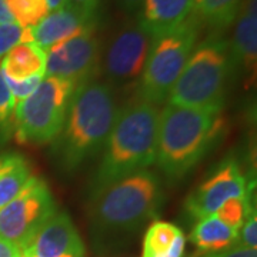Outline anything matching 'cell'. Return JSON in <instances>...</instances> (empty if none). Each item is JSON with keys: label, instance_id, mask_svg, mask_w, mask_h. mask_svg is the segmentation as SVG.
Segmentation results:
<instances>
[{"label": "cell", "instance_id": "8fae6325", "mask_svg": "<svg viewBox=\"0 0 257 257\" xmlns=\"http://www.w3.org/2000/svg\"><path fill=\"white\" fill-rule=\"evenodd\" d=\"M250 192L251 186L241 173L239 162L230 157L223 160L187 197L186 210L192 217L200 220L213 216L230 199L246 196Z\"/></svg>", "mask_w": 257, "mask_h": 257}, {"label": "cell", "instance_id": "4316f807", "mask_svg": "<svg viewBox=\"0 0 257 257\" xmlns=\"http://www.w3.org/2000/svg\"><path fill=\"white\" fill-rule=\"evenodd\" d=\"M202 257H257V251L254 248H247L243 246H233V247L221 250V251H214V253H206Z\"/></svg>", "mask_w": 257, "mask_h": 257}, {"label": "cell", "instance_id": "277c9868", "mask_svg": "<svg viewBox=\"0 0 257 257\" xmlns=\"http://www.w3.org/2000/svg\"><path fill=\"white\" fill-rule=\"evenodd\" d=\"M159 117L157 106L139 99L120 109L90 182V194L156 162Z\"/></svg>", "mask_w": 257, "mask_h": 257}, {"label": "cell", "instance_id": "7a4b0ae2", "mask_svg": "<svg viewBox=\"0 0 257 257\" xmlns=\"http://www.w3.org/2000/svg\"><path fill=\"white\" fill-rule=\"evenodd\" d=\"M116 92L106 82L77 86L60 133L52 142V156L64 173H73L99 155L120 111Z\"/></svg>", "mask_w": 257, "mask_h": 257}, {"label": "cell", "instance_id": "ba28073f", "mask_svg": "<svg viewBox=\"0 0 257 257\" xmlns=\"http://www.w3.org/2000/svg\"><path fill=\"white\" fill-rule=\"evenodd\" d=\"M57 211L47 184L32 176L22 192L0 210V239L25 248Z\"/></svg>", "mask_w": 257, "mask_h": 257}, {"label": "cell", "instance_id": "8992f818", "mask_svg": "<svg viewBox=\"0 0 257 257\" xmlns=\"http://www.w3.org/2000/svg\"><path fill=\"white\" fill-rule=\"evenodd\" d=\"M202 20L194 10L179 28L153 37L145 70L136 87V99L155 106L167 100L196 47Z\"/></svg>", "mask_w": 257, "mask_h": 257}, {"label": "cell", "instance_id": "9c48e42d", "mask_svg": "<svg viewBox=\"0 0 257 257\" xmlns=\"http://www.w3.org/2000/svg\"><path fill=\"white\" fill-rule=\"evenodd\" d=\"M152 42L153 37L143 29L139 19L121 26L101 53L100 69L106 83L113 89L138 87Z\"/></svg>", "mask_w": 257, "mask_h": 257}, {"label": "cell", "instance_id": "ac0fdd59", "mask_svg": "<svg viewBox=\"0 0 257 257\" xmlns=\"http://www.w3.org/2000/svg\"><path fill=\"white\" fill-rule=\"evenodd\" d=\"M239 231L216 216H209L197 220L190 233V241L197 247V250L206 253L221 251L237 244Z\"/></svg>", "mask_w": 257, "mask_h": 257}, {"label": "cell", "instance_id": "f546056e", "mask_svg": "<svg viewBox=\"0 0 257 257\" xmlns=\"http://www.w3.org/2000/svg\"><path fill=\"white\" fill-rule=\"evenodd\" d=\"M20 250L15 244L0 239V257H18Z\"/></svg>", "mask_w": 257, "mask_h": 257}, {"label": "cell", "instance_id": "83f0119b", "mask_svg": "<svg viewBox=\"0 0 257 257\" xmlns=\"http://www.w3.org/2000/svg\"><path fill=\"white\" fill-rule=\"evenodd\" d=\"M145 0H117V5L128 15H140Z\"/></svg>", "mask_w": 257, "mask_h": 257}, {"label": "cell", "instance_id": "836d02e7", "mask_svg": "<svg viewBox=\"0 0 257 257\" xmlns=\"http://www.w3.org/2000/svg\"><path fill=\"white\" fill-rule=\"evenodd\" d=\"M2 162H3V156H0V166H2Z\"/></svg>", "mask_w": 257, "mask_h": 257}, {"label": "cell", "instance_id": "484cf974", "mask_svg": "<svg viewBox=\"0 0 257 257\" xmlns=\"http://www.w3.org/2000/svg\"><path fill=\"white\" fill-rule=\"evenodd\" d=\"M237 244L247 248L257 247V217L256 210L251 211L246 221L243 223V226L239 230V236H237Z\"/></svg>", "mask_w": 257, "mask_h": 257}, {"label": "cell", "instance_id": "1f68e13d", "mask_svg": "<svg viewBox=\"0 0 257 257\" xmlns=\"http://www.w3.org/2000/svg\"><path fill=\"white\" fill-rule=\"evenodd\" d=\"M46 2H47V5H49V9L56 10V9H59L60 6H63L66 0H46Z\"/></svg>", "mask_w": 257, "mask_h": 257}, {"label": "cell", "instance_id": "5bb4252c", "mask_svg": "<svg viewBox=\"0 0 257 257\" xmlns=\"http://www.w3.org/2000/svg\"><path fill=\"white\" fill-rule=\"evenodd\" d=\"M257 0H243L237 25L229 40L234 74H251L256 70Z\"/></svg>", "mask_w": 257, "mask_h": 257}, {"label": "cell", "instance_id": "52a82bcc", "mask_svg": "<svg viewBox=\"0 0 257 257\" xmlns=\"http://www.w3.org/2000/svg\"><path fill=\"white\" fill-rule=\"evenodd\" d=\"M76 86L69 80L46 77L15 107V130L20 143L45 145L63 127Z\"/></svg>", "mask_w": 257, "mask_h": 257}, {"label": "cell", "instance_id": "9a60e30c", "mask_svg": "<svg viewBox=\"0 0 257 257\" xmlns=\"http://www.w3.org/2000/svg\"><path fill=\"white\" fill-rule=\"evenodd\" d=\"M196 9L194 0H145L139 22L152 37L179 28Z\"/></svg>", "mask_w": 257, "mask_h": 257}, {"label": "cell", "instance_id": "6da1fadb", "mask_svg": "<svg viewBox=\"0 0 257 257\" xmlns=\"http://www.w3.org/2000/svg\"><path fill=\"white\" fill-rule=\"evenodd\" d=\"M159 176L142 170L90 194L89 226L97 251L126 246L155 219L163 203Z\"/></svg>", "mask_w": 257, "mask_h": 257}, {"label": "cell", "instance_id": "603a6c76", "mask_svg": "<svg viewBox=\"0 0 257 257\" xmlns=\"http://www.w3.org/2000/svg\"><path fill=\"white\" fill-rule=\"evenodd\" d=\"M15 100L0 69V135H8L15 126Z\"/></svg>", "mask_w": 257, "mask_h": 257}, {"label": "cell", "instance_id": "d6986e66", "mask_svg": "<svg viewBox=\"0 0 257 257\" xmlns=\"http://www.w3.org/2000/svg\"><path fill=\"white\" fill-rule=\"evenodd\" d=\"M32 177L30 166L19 155H5L0 166V210L9 204Z\"/></svg>", "mask_w": 257, "mask_h": 257}, {"label": "cell", "instance_id": "30bf717a", "mask_svg": "<svg viewBox=\"0 0 257 257\" xmlns=\"http://www.w3.org/2000/svg\"><path fill=\"white\" fill-rule=\"evenodd\" d=\"M100 40L94 33H86L46 50L45 74L69 80L77 87L94 80L100 70Z\"/></svg>", "mask_w": 257, "mask_h": 257}, {"label": "cell", "instance_id": "4fadbf2b", "mask_svg": "<svg viewBox=\"0 0 257 257\" xmlns=\"http://www.w3.org/2000/svg\"><path fill=\"white\" fill-rule=\"evenodd\" d=\"M20 251L33 257H79L84 256V246L72 219L56 211Z\"/></svg>", "mask_w": 257, "mask_h": 257}, {"label": "cell", "instance_id": "2e32d148", "mask_svg": "<svg viewBox=\"0 0 257 257\" xmlns=\"http://www.w3.org/2000/svg\"><path fill=\"white\" fill-rule=\"evenodd\" d=\"M2 73L10 80H26L33 76H45L46 50L36 43H19L2 59Z\"/></svg>", "mask_w": 257, "mask_h": 257}, {"label": "cell", "instance_id": "7402d4cb", "mask_svg": "<svg viewBox=\"0 0 257 257\" xmlns=\"http://www.w3.org/2000/svg\"><path fill=\"white\" fill-rule=\"evenodd\" d=\"M254 210L256 209L251 206V192H250L246 196L233 197V199L227 200L213 216H216L217 219L229 224L230 227L239 231L243 223L250 216V213Z\"/></svg>", "mask_w": 257, "mask_h": 257}, {"label": "cell", "instance_id": "44dd1931", "mask_svg": "<svg viewBox=\"0 0 257 257\" xmlns=\"http://www.w3.org/2000/svg\"><path fill=\"white\" fill-rule=\"evenodd\" d=\"M5 3L22 28H35L50 13L46 0H5Z\"/></svg>", "mask_w": 257, "mask_h": 257}, {"label": "cell", "instance_id": "d4e9b609", "mask_svg": "<svg viewBox=\"0 0 257 257\" xmlns=\"http://www.w3.org/2000/svg\"><path fill=\"white\" fill-rule=\"evenodd\" d=\"M6 84L9 87L10 93L13 96V100H15V104H18L22 100H25L26 97H29L32 93L35 92L37 89V86L40 84V82L43 80V76H33L30 79H26V80H20V82H16V80H10V79H6Z\"/></svg>", "mask_w": 257, "mask_h": 257}, {"label": "cell", "instance_id": "5b68a950", "mask_svg": "<svg viewBox=\"0 0 257 257\" xmlns=\"http://www.w3.org/2000/svg\"><path fill=\"white\" fill-rule=\"evenodd\" d=\"M234 76L229 40L214 33L194 47L166 103L221 110Z\"/></svg>", "mask_w": 257, "mask_h": 257}, {"label": "cell", "instance_id": "cb8c5ba5", "mask_svg": "<svg viewBox=\"0 0 257 257\" xmlns=\"http://www.w3.org/2000/svg\"><path fill=\"white\" fill-rule=\"evenodd\" d=\"M19 43H25V28L16 22L0 25V60Z\"/></svg>", "mask_w": 257, "mask_h": 257}, {"label": "cell", "instance_id": "4dcf8cb0", "mask_svg": "<svg viewBox=\"0 0 257 257\" xmlns=\"http://www.w3.org/2000/svg\"><path fill=\"white\" fill-rule=\"evenodd\" d=\"M3 23H15V19L8 9L5 0H0V25Z\"/></svg>", "mask_w": 257, "mask_h": 257}, {"label": "cell", "instance_id": "e575fe53", "mask_svg": "<svg viewBox=\"0 0 257 257\" xmlns=\"http://www.w3.org/2000/svg\"><path fill=\"white\" fill-rule=\"evenodd\" d=\"M79 257H84V256H79Z\"/></svg>", "mask_w": 257, "mask_h": 257}, {"label": "cell", "instance_id": "3957f363", "mask_svg": "<svg viewBox=\"0 0 257 257\" xmlns=\"http://www.w3.org/2000/svg\"><path fill=\"white\" fill-rule=\"evenodd\" d=\"M223 128L221 110L166 103L159 117L155 163L170 183L180 182L217 145Z\"/></svg>", "mask_w": 257, "mask_h": 257}, {"label": "cell", "instance_id": "f1b7e54d", "mask_svg": "<svg viewBox=\"0 0 257 257\" xmlns=\"http://www.w3.org/2000/svg\"><path fill=\"white\" fill-rule=\"evenodd\" d=\"M64 3H69L79 9L87 10V12H97L99 0H66Z\"/></svg>", "mask_w": 257, "mask_h": 257}, {"label": "cell", "instance_id": "7c38bea8", "mask_svg": "<svg viewBox=\"0 0 257 257\" xmlns=\"http://www.w3.org/2000/svg\"><path fill=\"white\" fill-rule=\"evenodd\" d=\"M96 26L97 12H87L64 3L59 9L52 10L35 28H30V36L33 43L49 50L69 39L93 33Z\"/></svg>", "mask_w": 257, "mask_h": 257}, {"label": "cell", "instance_id": "ffe728a7", "mask_svg": "<svg viewBox=\"0 0 257 257\" xmlns=\"http://www.w3.org/2000/svg\"><path fill=\"white\" fill-rule=\"evenodd\" d=\"M243 0H202L196 13L216 33L223 32L233 25L239 16Z\"/></svg>", "mask_w": 257, "mask_h": 257}, {"label": "cell", "instance_id": "d6a6232c", "mask_svg": "<svg viewBox=\"0 0 257 257\" xmlns=\"http://www.w3.org/2000/svg\"><path fill=\"white\" fill-rule=\"evenodd\" d=\"M200 2H202V0H194V3H196V8H197V6L200 5Z\"/></svg>", "mask_w": 257, "mask_h": 257}, {"label": "cell", "instance_id": "e0dca14e", "mask_svg": "<svg viewBox=\"0 0 257 257\" xmlns=\"http://www.w3.org/2000/svg\"><path fill=\"white\" fill-rule=\"evenodd\" d=\"M183 230L169 221H155L143 237L142 257H184Z\"/></svg>", "mask_w": 257, "mask_h": 257}]
</instances>
